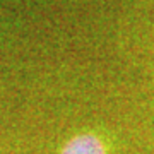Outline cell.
<instances>
[{"mask_svg": "<svg viewBox=\"0 0 154 154\" xmlns=\"http://www.w3.org/2000/svg\"><path fill=\"white\" fill-rule=\"evenodd\" d=\"M63 154H105V149L93 135H79L65 146Z\"/></svg>", "mask_w": 154, "mask_h": 154, "instance_id": "1", "label": "cell"}]
</instances>
